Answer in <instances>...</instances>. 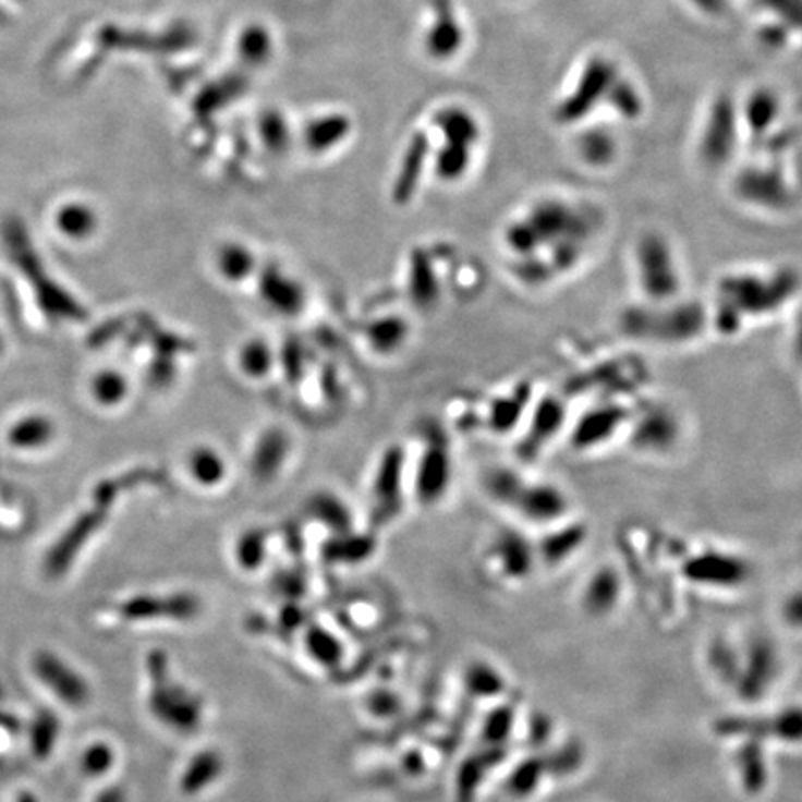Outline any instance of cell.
<instances>
[{"instance_id": "7a4b0ae2", "label": "cell", "mask_w": 802, "mask_h": 802, "mask_svg": "<svg viewBox=\"0 0 802 802\" xmlns=\"http://www.w3.org/2000/svg\"><path fill=\"white\" fill-rule=\"evenodd\" d=\"M801 289V276L790 266L738 268L722 274L709 308V326L736 335L751 321L780 313Z\"/></svg>"}, {"instance_id": "c3c4849f", "label": "cell", "mask_w": 802, "mask_h": 802, "mask_svg": "<svg viewBox=\"0 0 802 802\" xmlns=\"http://www.w3.org/2000/svg\"><path fill=\"white\" fill-rule=\"evenodd\" d=\"M514 709L511 706H498L485 717L482 738L485 745L506 746L514 728Z\"/></svg>"}, {"instance_id": "6f0895ef", "label": "cell", "mask_w": 802, "mask_h": 802, "mask_svg": "<svg viewBox=\"0 0 802 802\" xmlns=\"http://www.w3.org/2000/svg\"><path fill=\"white\" fill-rule=\"evenodd\" d=\"M793 345H795L797 357L802 361V316L797 321L795 337H793Z\"/></svg>"}, {"instance_id": "603a6c76", "label": "cell", "mask_w": 802, "mask_h": 802, "mask_svg": "<svg viewBox=\"0 0 802 802\" xmlns=\"http://www.w3.org/2000/svg\"><path fill=\"white\" fill-rule=\"evenodd\" d=\"M289 433L270 427L258 437L250 455L251 474L258 482L268 483L279 476L290 453Z\"/></svg>"}, {"instance_id": "816d5d0a", "label": "cell", "mask_w": 802, "mask_h": 802, "mask_svg": "<svg viewBox=\"0 0 802 802\" xmlns=\"http://www.w3.org/2000/svg\"><path fill=\"white\" fill-rule=\"evenodd\" d=\"M782 619L786 627L802 630V591L793 593L783 600Z\"/></svg>"}, {"instance_id": "8fae6325", "label": "cell", "mask_w": 802, "mask_h": 802, "mask_svg": "<svg viewBox=\"0 0 802 802\" xmlns=\"http://www.w3.org/2000/svg\"><path fill=\"white\" fill-rule=\"evenodd\" d=\"M780 675V656L777 646L767 637H754L741 652L740 672L733 690L741 701L760 702Z\"/></svg>"}, {"instance_id": "ee69618b", "label": "cell", "mask_w": 802, "mask_h": 802, "mask_svg": "<svg viewBox=\"0 0 802 802\" xmlns=\"http://www.w3.org/2000/svg\"><path fill=\"white\" fill-rule=\"evenodd\" d=\"M741 652L736 651L730 643L725 640L712 641L708 648V665L715 677L727 685L736 683L738 672H740Z\"/></svg>"}, {"instance_id": "6da1fadb", "label": "cell", "mask_w": 802, "mask_h": 802, "mask_svg": "<svg viewBox=\"0 0 802 802\" xmlns=\"http://www.w3.org/2000/svg\"><path fill=\"white\" fill-rule=\"evenodd\" d=\"M604 227L606 216L593 200L550 192L503 227L501 242L514 279L527 289H548L587 260Z\"/></svg>"}, {"instance_id": "681fc988", "label": "cell", "mask_w": 802, "mask_h": 802, "mask_svg": "<svg viewBox=\"0 0 802 802\" xmlns=\"http://www.w3.org/2000/svg\"><path fill=\"white\" fill-rule=\"evenodd\" d=\"M583 758L585 754L580 743L559 746L558 751L550 752V756H546L550 777H569L582 767Z\"/></svg>"}, {"instance_id": "ac0fdd59", "label": "cell", "mask_w": 802, "mask_h": 802, "mask_svg": "<svg viewBox=\"0 0 802 802\" xmlns=\"http://www.w3.org/2000/svg\"><path fill=\"white\" fill-rule=\"evenodd\" d=\"M490 556L495 559L501 576L513 582H522L532 576V572L539 563L535 543L517 530H503L498 533V537L490 546Z\"/></svg>"}, {"instance_id": "e575fe53", "label": "cell", "mask_w": 802, "mask_h": 802, "mask_svg": "<svg viewBox=\"0 0 802 802\" xmlns=\"http://www.w3.org/2000/svg\"><path fill=\"white\" fill-rule=\"evenodd\" d=\"M409 294L418 307H433L439 301V279L422 251H414L409 270Z\"/></svg>"}, {"instance_id": "bcb514c9", "label": "cell", "mask_w": 802, "mask_h": 802, "mask_svg": "<svg viewBox=\"0 0 802 802\" xmlns=\"http://www.w3.org/2000/svg\"><path fill=\"white\" fill-rule=\"evenodd\" d=\"M258 132H260V139L266 145V149L277 153V155H281V153L289 149L290 142H292L289 121L277 110H268V112L263 113L260 123H258Z\"/></svg>"}, {"instance_id": "7dc6e473", "label": "cell", "mask_w": 802, "mask_h": 802, "mask_svg": "<svg viewBox=\"0 0 802 802\" xmlns=\"http://www.w3.org/2000/svg\"><path fill=\"white\" fill-rule=\"evenodd\" d=\"M463 44V32L459 28L455 21H440L437 25L427 32L426 47L429 54L435 58H448L458 52L459 47Z\"/></svg>"}, {"instance_id": "30bf717a", "label": "cell", "mask_w": 802, "mask_h": 802, "mask_svg": "<svg viewBox=\"0 0 802 802\" xmlns=\"http://www.w3.org/2000/svg\"><path fill=\"white\" fill-rule=\"evenodd\" d=\"M508 509L519 514L524 522L550 527L569 519L571 500L556 483L532 482L522 476Z\"/></svg>"}, {"instance_id": "9c48e42d", "label": "cell", "mask_w": 802, "mask_h": 802, "mask_svg": "<svg viewBox=\"0 0 802 802\" xmlns=\"http://www.w3.org/2000/svg\"><path fill=\"white\" fill-rule=\"evenodd\" d=\"M688 582L708 590H738L752 576V567L740 554L708 548L691 556L682 567Z\"/></svg>"}, {"instance_id": "d4e9b609", "label": "cell", "mask_w": 802, "mask_h": 802, "mask_svg": "<svg viewBox=\"0 0 802 802\" xmlns=\"http://www.w3.org/2000/svg\"><path fill=\"white\" fill-rule=\"evenodd\" d=\"M733 765L740 778L741 788L749 795H760L769 783V764L765 754L764 741L743 740L733 754Z\"/></svg>"}, {"instance_id": "f907efd6", "label": "cell", "mask_w": 802, "mask_h": 802, "mask_svg": "<svg viewBox=\"0 0 802 802\" xmlns=\"http://www.w3.org/2000/svg\"><path fill=\"white\" fill-rule=\"evenodd\" d=\"M97 392L102 403H118L126 392L125 379L118 374H105L97 382Z\"/></svg>"}, {"instance_id": "7402d4cb", "label": "cell", "mask_w": 802, "mask_h": 802, "mask_svg": "<svg viewBox=\"0 0 802 802\" xmlns=\"http://www.w3.org/2000/svg\"><path fill=\"white\" fill-rule=\"evenodd\" d=\"M622 590H624V583H622L621 572L617 571L613 564H602L583 585V611L595 619L608 617L619 606Z\"/></svg>"}, {"instance_id": "ab89813d", "label": "cell", "mask_w": 802, "mask_h": 802, "mask_svg": "<svg viewBox=\"0 0 802 802\" xmlns=\"http://www.w3.org/2000/svg\"><path fill=\"white\" fill-rule=\"evenodd\" d=\"M474 150L463 145L445 144L435 157V173L442 182H459L472 168Z\"/></svg>"}, {"instance_id": "11a10c76", "label": "cell", "mask_w": 802, "mask_h": 802, "mask_svg": "<svg viewBox=\"0 0 802 802\" xmlns=\"http://www.w3.org/2000/svg\"><path fill=\"white\" fill-rule=\"evenodd\" d=\"M530 733H532L533 741H545L548 736H551V722L543 715H537L530 725Z\"/></svg>"}, {"instance_id": "e0dca14e", "label": "cell", "mask_w": 802, "mask_h": 802, "mask_svg": "<svg viewBox=\"0 0 802 802\" xmlns=\"http://www.w3.org/2000/svg\"><path fill=\"white\" fill-rule=\"evenodd\" d=\"M258 295L268 311L282 318L300 316L307 305L305 287L276 264L258 274Z\"/></svg>"}, {"instance_id": "7bdbcfd3", "label": "cell", "mask_w": 802, "mask_h": 802, "mask_svg": "<svg viewBox=\"0 0 802 802\" xmlns=\"http://www.w3.org/2000/svg\"><path fill=\"white\" fill-rule=\"evenodd\" d=\"M527 389H519L513 394L503 396L493 403L490 409V426L498 433H506L521 421L522 414L526 413Z\"/></svg>"}, {"instance_id": "680465c9", "label": "cell", "mask_w": 802, "mask_h": 802, "mask_svg": "<svg viewBox=\"0 0 802 802\" xmlns=\"http://www.w3.org/2000/svg\"><path fill=\"white\" fill-rule=\"evenodd\" d=\"M100 802H125V799L121 795V791H110V793H107V795L100 799Z\"/></svg>"}, {"instance_id": "4fadbf2b", "label": "cell", "mask_w": 802, "mask_h": 802, "mask_svg": "<svg viewBox=\"0 0 802 802\" xmlns=\"http://www.w3.org/2000/svg\"><path fill=\"white\" fill-rule=\"evenodd\" d=\"M160 671L157 678V688L150 695V709L155 712L158 719L173 728L177 732H195L203 719V706L194 693L184 690L181 685L168 682L166 665L158 667Z\"/></svg>"}, {"instance_id": "3957f363", "label": "cell", "mask_w": 802, "mask_h": 802, "mask_svg": "<svg viewBox=\"0 0 802 802\" xmlns=\"http://www.w3.org/2000/svg\"><path fill=\"white\" fill-rule=\"evenodd\" d=\"M624 68L606 50H593L582 62L576 63L561 88L554 118L563 126L582 125L598 120L608 112L619 82L624 78Z\"/></svg>"}, {"instance_id": "44dd1931", "label": "cell", "mask_w": 802, "mask_h": 802, "mask_svg": "<svg viewBox=\"0 0 802 802\" xmlns=\"http://www.w3.org/2000/svg\"><path fill=\"white\" fill-rule=\"evenodd\" d=\"M567 422V405L563 400L556 396L540 398L533 408L530 432H527L521 453L524 458L537 455L545 445L558 437L563 432Z\"/></svg>"}, {"instance_id": "d590c367", "label": "cell", "mask_w": 802, "mask_h": 802, "mask_svg": "<svg viewBox=\"0 0 802 802\" xmlns=\"http://www.w3.org/2000/svg\"><path fill=\"white\" fill-rule=\"evenodd\" d=\"M376 550V543L370 535H361V533L345 532L335 535L326 548L324 556L331 563H361L364 559L370 558Z\"/></svg>"}, {"instance_id": "ffe728a7", "label": "cell", "mask_w": 802, "mask_h": 802, "mask_svg": "<svg viewBox=\"0 0 802 802\" xmlns=\"http://www.w3.org/2000/svg\"><path fill=\"white\" fill-rule=\"evenodd\" d=\"M451 458L448 448L442 445H429L418 463L414 493L424 506H432L450 489Z\"/></svg>"}, {"instance_id": "b9f144b4", "label": "cell", "mask_w": 802, "mask_h": 802, "mask_svg": "<svg viewBox=\"0 0 802 802\" xmlns=\"http://www.w3.org/2000/svg\"><path fill=\"white\" fill-rule=\"evenodd\" d=\"M464 685L476 698H495L506 691V680L495 667L485 661L469 665L464 672Z\"/></svg>"}, {"instance_id": "9a60e30c", "label": "cell", "mask_w": 802, "mask_h": 802, "mask_svg": "<svg viewBox=\"0 0 802 802\" xmlns=\"http://www.w3.org/2000/svg\"><path fill=\"white\" fill-rule=\"evenodd\" d=\"M403 466L405 453L400 446H389L382 451L370 490L372 519L376 524H389L400 513Z\"/></svg>"}, {"instance_id": "836d02e7", "label": "cell", "mask_w": 802, "mask_h": 802, "mask_svg": "<svg viewBox=\"0 0 802 802\" xmlns=\"http://www.w3.org/2000/svg\"><path fill=\"white\" fill-rule=\"evenodd\" d=\"M307 513L313 521L331 530L332 535L351 532V511L344 500L332 493H316L307 501Z\"/></svg>"}, {"instance_id": "db71d44e", "label": "cell", "mask_w": 802, "mask_h": 802, "mask_svg": "<svg viewBox=\"0 0 802 802\" xmlns=\"http://www.w3.org/2000/svg\"><path fill=\"white\" fill-rule=\"evenodd\" d=\"M690 2L693 7L698 8V12L709 13L708 17H717L719 13L727 10L732 0H690Z\"/></svg>"}, {"instance_id": "5b68a950", "label": "cell", "mask_w": 802, "mask_h": 802, "mask_svg": "<svg viewBox=\"0 0 802 802\" xmlns=\"http://www.w3.org/2000/svg\"><path fill=\"white\" fill-rule=\"evenodd\" d=\"M633 281L641 301L669 303L683 297V270L678 251L665 232H641L632 247Z\"/></svg>"}, {"instance_id": "4316f807", "label": "cell", "mask_w": 802, "mask_h": 802, "mask_svg": "<svg viewBox=\"0 0 802 802\" xmlns=\"http://www.w3.org/2000/svg\"><path fill=\"white\" fill-rule=\"evenodd\" d=\"M200 604L195 596L177 595L170 598H138L126 604V613L134 619H179L189 621L199 613Z\"/></svg>"}, {"instance_id": "74e56055", "label": "cell", "mask_w": 802, "mask_h": 802, "mask_svg": "<svg viewBox=\"0 0 802 802\" xmlns=\"http://www.w3.org/2000/svg\"><path fill=\"white\" fill-rule=\"evenodd\" d=\"M550 777L546 756H530L514 767L508 778L509 795L514 799H526L539 790L540 783Z\"/></svg>"}, {"instance_id": "ba28073f", "label": "cell", "mask_w": 802, "mask_h": 802, "mask_svg": "<svg viewBox=\"0 0 802 802\" xmlns=\"http://www.w3.org/2000/svg\"><path fill=\"white\" fill-rule=\"evenodd\" d=\"M715 732L730 740H771L782 745H802V706H786L767 717H725L715 722Z\"/></svg>"}, {"instance_id": "cb8c5ba5", "label": "cell", "mask_w": 802, "mask_h": 802, "mask_svg": "<svg viewBox=\"0 0 802 802\" xmlns=\"http://www.w3.org/2000/svg\"><path fill=\"white\" fill-rule=\"evenodd\" d=\"M585 539H587V530L583 524H574L569 519L558 522L550 526L548 535H545L539 543H535L539 561L548 567H558L578 554Z\"/></svg>"}, {"instance_id": "f546056e", "label": "cell", "mask_w": 802, "mask_h": 802, "mask_svg": "<svg viewBox=\"0 0 802 802\" xmlns=\"http://www.w3.org/2000/svg\"><path fill=\"white\" fill-rule=\"evenodd\" d=\"M214 264H216V271L220 274L221 279H226L231 284L247 281L257 271L255 253L242 242L221 244L216 251Z\"/></svg>"}, {"instance_id": "f5cc1de1", "label": "cell", "mask_w": 802, "mask_h": 802, "mask_svg": "<svg viewBox=\"0 0 802 802\" xmlns=\"http://www.w3.org/2000/svg\"><path fill=\"white\" fill-rule=\"evenodd\" d=\"M396 708H398V701H396L394 695L382 691V693H376V695L372 696L370 709L374 714L385 717V715L394 714Z\"/></svg>"}, {"instance_id": "83f0119b", "label": "cell", "mask_w": 802, "mask_h": 802, "mask_svg": "<svg viewBox=\"0 0 802 802\" xmlns=\"http://www.w3.org/2000/svg\"><path fill=\"white\" fill-rule=\"evenodd\" d=\"M506 756L503 746L485 745L483 751L476 752L474 756L464 760L463 765L459 767L458 780H455V791H458V802H472L476 797V791L482 786L483 778L489 769L500 764Z\"/></svg>"}, {"instance_id": "4dcf8cb0", "label": "cell", "mask_w": 802, "mask_h": 802, "mask_svg": "<svg viewBox=\"0 0 802 802\" xmlns=\"http://www.w3.org/2000/svg\"><path fill=\"white\" fill-rule=\"evenodd\" d=\"M186 471L199 487L212 489L226 482L227 461L214 446L197 445L190 450L186 458Z\"/></svg>"}, {"instance_id": "7c38bea8", "label": "cell", "mask_w": 802, "mask_h": 802, "mask_svg": "<svg viewBox=\"0 0 802 802\" xmlns=\"http://www.w3.org/2000/svg\"><path fill=\"white\" fill-rule=\"evenodd\" d=\"M628 429L633 448L648 455L669 453L682 437L678 414L665 405H652L640 414H632Z\"/></svg>"}, {"instance_id": "9f6ffc18", "label": "cell", "mask_w": 802, "mask_h": 802, "mask_svg": "<svg viewBox=\"0 0 802 802\" xmlns=\"http://www.w3.org/2000/svg\"><path fill=\"white\" fill-rule=\"evenodd\" d=\"M281 622L284 624V627L294 628L301 627V622H303V615H301L300 608H289L284 609L281 615Z\"/></svg>"}, {"instance_id": "484cf974", "label": "cell", "mask_w": 802, "mask_h": 802, "mask_svg": "<svg viewBox=\"0 0 802 802\" xmlns=\"http://www.w3.org/2000/svg\"><path fill=\"white\" fill-rule=\"evenodd\" d=\"M435 126L442 132L445 144L476 149L482 139V125L476 116L463 107H446L435 113Z\"/></svg>"}, {"instance_id": "5bb4252c", "label": "cell", "mask_w": 802, "mask_h": 802, "mask_svg": "<svg viewBox=\"0 0 802 802\" xmlns=\"http://www.w3.org/2000/svg\"><path fill=\"white\" fill-rule=\"evenodd\" d=\"M572 157L578 166L591 171H606L621 157V138L613 131V121L591 120L574 126Z\"/></svg>"}, {"instance_id": "f35d334b", "label": "cell", "mask_w": 802, "mask_h": 802, "mask_svg": "<svg viewBox=\"0 0 802 802\" xmlns=\"http://www.w3.org/2000/svg\"><path fill=\"white\" fill-rule=\"evenodd\" d=\"M236 49H239L242 62L253 68L264 65L274 54V38H271L270 28L257 25V23L245 26L244 31L240 32Z\"/></svg>"}, {"instance_id": "f1b7e54d", "label": "cell", "mask_w": 802, "mask_h": 802, "mask_svg": "<svg viewBox=\"0 0 802 802\" xmlns=\"http://www.w3.org/2000/svg\"><path fill=\"white\" fill-rule=\"evenodd\" d=\"M351 121L344 113H327L308 121L303 142L311 153H327L350 136Z\"/></svg>"}, {"instance_id": "f6af8a7d", "label": "cell", "mask_w": 802, "mask_h": 802, "mask_svg": "<svg viewBox=\"0 0 802 802\" xmlns=\"http://www.w3.org/2000/svg\"><path fill=\"white\" fill-rule=\"evenodd\" d=\"M308 656L326 667H337L342 659L340 641L321 627H311L305 633Z\"/></svg>"}, {"instance_id": "d6a6232c", "label": "cell", "mask_w": 802, "mask_h": 802, "mask_svg": "<svg viewBox=\"0 0 802 802\" xmlns=\"http://www.w3.org/2000/svg\"><path fill=\"white\" fill-rule=\"evenodd\" d=\"M364 335H366V342L376 353L392 355L405 344L409 337V324L405 318L390 314V316H382L368 324L364 329Z\"/></svg>"}, {"instance_id": "277c9868", "label": "cell", "mask_w": 802, "mask_h": 802, "mask_svg": "<svg viewBox=\"0 0 802 802\" xmlns=\"http://www.w3.org/2000/svg\"><path fill=\"white\" fill-rule=\"evenodd\" d=\"M708 327L709 308L685 297L669 303L641 301L624 308L619 316L622 335L645 344H690L701 339Z\"/></svg>"}, {"instance_id": "1f68e13d", "label": "cell", "mask_w": 802, "mask_h": 802, "mask_svg": "<svg viewBox=\"0 0 802 802\" xmlns=\"http://www.w3.org/2000/svg\"><path fill=\"white\" fill-rule=\"evenodd\" d=\"M223 767L226 764L220 752L210 749L197 752L182 773V791L189 795H197L200 791L207 790L208 786H212L223 775Z\"/></svg>"}, {"instance_id": "52a82bcc", "label": "cell", "mask_w": 802, "mask_h": 802, "mask_svg": "<svg viewBox=\"0 0 802 802\" xmlns=\"http://www.w3.org/2000/svg\"><path fill=\"white\" fill-rule=\"evenodd\" d=\"M740 108L730 97H719L708 107L701 125V134L696 138V153L704 166L717 168L727 166L728 160L743 142Z\"/></svg>"}, {"instance_id": "8d00e7d4", "label": "cell", "mask_w": 802, "mask_h": 802, "mask_svg": "<svg viewBox=\"0 0 802 802\" xmlns=\"http://www.w3.org/2000/svg\"><path fill=\"white\" fill-rule=\"evenodd\" d=\"M276 361V351L264 339L245 340L236 355V364L242 376L253 381H260L264 377L270 376Z\"/></svg>"}, {"instance_id": "2e32d148", "label": "cell", "mask_w": 802, "mask_h": 802, "mask_svg": "<svg viewBox=\"0 0 802 802\" xmlns=\"http://www.w3.org/2000/svg\"><path fill=\"white\" fill-rule=\"evenodd\" d=\"M632 413L617 401H604L591 408L572 429V446L578 451L595 450L606 440L613 439L621 429H627Z\"/></svg>"}, {"instance_id": "d6986e66", "label": "cell", "mask_w": 802, "mask_h": 802, "mask_svg": "<svg viewBox=\"0 0 802 802\" xmlns=\"http://www.w3.org/2000/svg\"><path fill=\"white\" fill-rule=\"evenodd\" d=\"M738 108H740L743 136L767 139L771 138L778 121L782 118L783 102L775 88L760 86V88L752 89L745 99L738 102Z\"/></svg>"}, {"instance_id": "8992f818", "label": "cell", "mask_w": 802, "mask_h": 802, "mask_svg": "<svg viewBox=\"0 0 802 802\" xmlns=\"http://www.w3.org/2000/svg\"><path fill=\"white\" fill-rule=\"evenodd\" d=\"M733 197L741 205L762 214H786L795 203V184L788 163L773 158H756L738 171L732 184Z\"/></svg>"}, {"instance_id": "60d3db41", "label": "cell", "mask_w": 802, "mask_h": 802, "mask_svg": "<svg viewBox=\"0 0 802 802\" xmlns=\"http://www.w3.org/2000/svg\"><path fill=\"white\" fill-rule=\"evenodd\" d=\"M268 556V533L260 527H251L240 533L234 543V559L244 571H258Z\"/></svg>"}]
</instances>
